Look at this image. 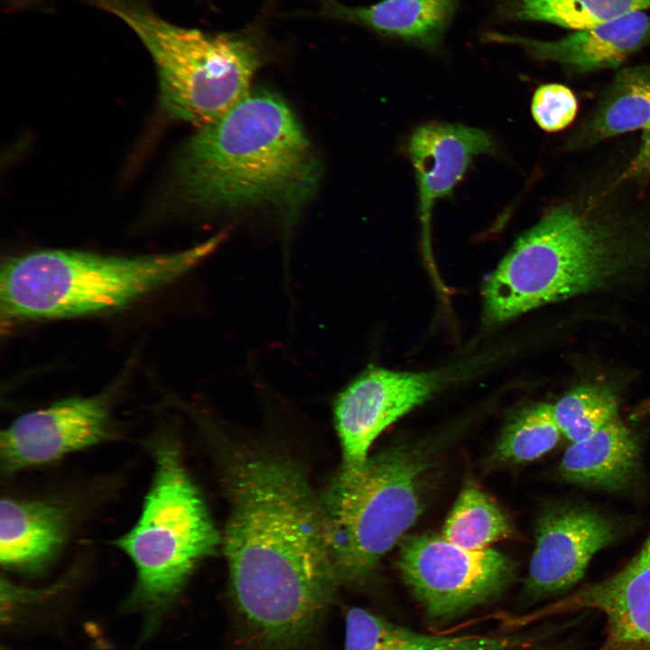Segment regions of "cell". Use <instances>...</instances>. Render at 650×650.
<instances>
[{"instance_id":"18","label":"cell","mask_w":650,"mask_h":650,"mask_svg":"<svg viewBox=\"0 0 650 650\" xmlns=\"http://www.w3.org/2000/svg\"><path fill=\"white\" fill-rule=\"evenodd\" d=\"M650 125V64L619 70L564 149L581 150Z\"/></svg>"},{"instance_id":"21","label":"cell","mask_w":650,"mask_h":650,"mask_svg":"<svg viewBox=\"0 0 650 650\" xmlns=\"http://www.w3.org/2000/svg\"><path fill=\"white\" fill-rule=\"evenodd\" d=\"M512 534L511 523L502 509L485 492L469 484L456 500L441 536L468 550H483Z\"/></svg>"},{"instance_id":"5","label":"cell","mask_w":650,"mask_h":650,"mask_svg":"<svg viewBox=\"0 0 650 650\" xmlns=\"http://www.w3.org/2000/svg\"><path fill=\"white\" fill-rule=\"evenodd\" d=\"M432 462L426 445L400 442L368 457L353 479L334 478L320 503L339 582L367 581L417 521Z\"/></svg>"},{"instance_id":"16","label":"cell","mask_w":650,"mask_h":650,"mask_svg":"<svg viewBox=\"0 0 650 650\" xmlns=\"http://www.w3.org/2000/svg\"><path fill=\"white\" fill-rule=\"evenodd\" d=\"M67 530V514L53 502L2 499V565L30 572L42 570L62 548Z\"/></svg>"},{"instance_id":"23","label":"cell","mask_w":650,"mask_h":650,"mask_svg":"<svg viewBox=\"0 0 650 650\" xmlns=\"http://www.w3.org/2000/svg\"><path fill=\"white\" fill-rule=\"evenodd\" d=\"M552 410L562 434L571 443L590 437L618 418V398L598 385L571 390L552 404Z\"/></svg>"},{"instance_id":"7","label":"cell","mask_w":650,"mask_h":650,"mask_svg":"<svg viewBox=\"0 0 650 650\" xmlns=\"http://www.w3.org/2000/svg\"><path fill=\"white\" fill-rule=\"evenodd\" d=\"M153 450L154 472L141 515L114 543L136 571L131 601L159 608L180 593L219 537L178 448L162 440Z\"/></svg>"},{"instance_id":"2","label":"cell","mask_w":650,"mask_h":650,"mask_svg":"<svg viewBox=\"0 0 650 650\" xmlns=\"http://www.w3.org/2000/svg\"><path fill=\"white\" fill-rule=\"evenodd\" d=\"M624 167L579 181L518 237L485 282L489 323L605 288L650 265V188L625 177Z\"/></svg>"},{"instance_id":"8","label":"cell","mask_w":650,"mask_h":650,"mask_svg":"<svg viewBox=\"0 0 650 650\" xmlns=\"http://www.w3.org/2000/svg\"><path fill=\"white\" fill-rule=\"evenodd\" d=\"M397 567L427 618L436 624L497 599L515 576L512 561L497 551L468 550L430 534L401 540Z\"/></svg>"},{"instance_id":"20","label":"cell","mask_w":650,"mask_h":650,"mask_svg":"<svg viewBox=\"0 0 650 650\" xmlns=\"http://www.w3.org/2000/svg\"><path fill=\"white\" fill-rule=\"evenodd\" d=\"M650 8V0H504L498 15L585 29Z\"/></svg>"},{"instance_id":"4","label":"cell","mask_w":650,"mask_h":650,"mask_svg":"<svg viewBox=\"0 0 650 650\" xmlns=\"http://www.w3.org/2000/svg\"><path fill=\"white\" fill-rule=\"evenodd\" d=\"M226 237L224 231L179 252L133 257L60 249L14 256L1 268L2 321L13 325L120 309L194 269Z\"/></svg>"},{"instance_id":"15","label":"cell","mask_w":650,"mask_h":650,"mask_svg":"<svg viewBox=\"0 0 650 650\" xmlns=\"http://www.w3.org/2000/svg\"><path fill=\"white\" fill-rule=\"evenodd\" d=\"M316 1L318 16L358 24L431 51L441 49L458 5V0H382L348 6L337 0Z\"/></svg>"},{"instance_id":"6","label":"cell","mask_w":650,"mask_h":650,"mask_svg":"<svg viewBox=\"0 0 650 650\" xmlns=\"http://www.w3.org/2000/svg\"><path fill=\"white\" fill-rule=\"evenodd\" d=\"M141 39L155 64L165 111L198 127L251 92L261 55L253 38L172 24L138 0H97Z\"/></svg>"},{"instance_id":"25","label":"cell","mask_w":650,"mask_h":650,"mask_svg":"<svg viewBox=\"0 0 650 650\" xmlns=\"http://www.w3.org/2000/svg\"><path fill=\"white\" fill-rule=\"evenodd\" d=\"M623 174L628 179L650 180V125L644 130L637 152L625 165Z\"/></svg>"},{"instance_id":"1","label":"cell","mask_w":650,"mask_h":650,"mask_svg":"<svg viewBox=\"0 0 650 650\" xmlns=\"http://www.w3.org/2000/svg\"><path fill=\"white\" fill-rule=\"evenodd\" d=\"M231 592L253 637L290 650L316 629L339 583L320 499L292 462L243 455L228 468Z\"/></svg>"},{"instance_id":"22","label":"cell","mask_w":650,"mask_h":650,"mask_svg":"<svg viewBox=\"0 0 650 650\" xmlns=\"http://www.w3.org/2000/svg\"><path fill=\"white\" fill-rule=\"evenodd\" d=\"M562 435L552 404H533L520 410L508 421L493 455L499 462H530L551 451Z\"/></svg>"},{"instance_id":"14","label":"cell","mask_w":650,"mask_h":650,"mask_svg":"<svg viewBox=\"0 0 650 650\" xmlns=\"http://www.w3.org/2000/svg\"><path fill=\"white\" fill-rule=\"evenodd\" d=\"M559 608L604 614L606 635L599 650H650V535L622 570L580 589Z\"/></svg>"},{"instance_id":"17","label":"cell","mask_w":650,"mask_h":650,"mask_svg":"<svg viewBox=\"0 0 650 650\" xmlns=\"http://www.w3.org/2000/svg\"><path fill=\"white\" fill-rule=\"evenodd\" d=\"M641 470V449L636 433L618 418L590 437L571 443L558 466L570 483L619 491Z\"/></svg>"},{"instance_id":"13","label":"cell","mask_w":650,"mask_h":650,"mask_svg":"<svg viewBox=\"0 0 650 650\" xmlns=\"http://www.w3.org/2000/svg\"><path fill=\"white\" fill-rule=\"evenodd\" d=\"M490 135L461 124L432 122L417 127L408 143L415 172L423 246L430 247L432 211L438 199L451 193L472 159L492 151Z\"/></svg>"},{"instance_id":"24","label":"cell","mask_w":650,"mask_h":650,"mask_svg":"<svg viewBox=\"0 0 650 650\" xmlns=\"http://www.w3.org/2000/svg\"><path fill=\"white\" fill-rule=\"evenodd\" d=\"M577 111V98L571 89L564 85L544 84L534 93L532 116L544 131L557 132L566 128L574 120Z\"/></svg>"},{"instance_id":"10","label":"cell","mask_w":650,"mask_h":650,"mask_svg":"<svg viewBox=\"0 0 650 650\" xmlns=\"http://www.w3.org/2000/svg\"><path fill=\"white\" fill-rule=\"evenodd\" d=\"M109 436L107 397L65 398L19 416L1 432L2 469L10 473L47 464Z\"/></svg>"},{"instance_id":"19","label":"cell","mask_w":650,"mask_h":650,"mask_svg":"<svg viewBox=\"0 0 650 650\" xmlns=\"http://www.w3.org/2000/svg\"><path fill=\"white\" fill-rule=\"evenodd\" d=\"M343 650H509L519 641L478 635L418 633L360 608L346 614Z\"/></svg>"},{"instance_id":"9","label":"cell","mask_w":650,"mask_h":650,"mask_svg":"<svg viewBox=\"0 0 650 650\" xmlns=\"http://www.w3.org/2000/svg\"><path fill=\"white\" fill-rule=\"evenodd\" d=\"M436 372H401L369 367L338 395L334 421L342 449L336 478H356L378 435L396 420L430 399L440 389Z\"/></svg>"},{"instance_id":"11","label":"cell","mask_w":650,"mask_h":650,"mask_svg":"<svg viewBox=\"0 0 650 650\" xmlns=\"http://www.w3.org/2000/svg\"><path fill=\"white\" fill-rule=\"evenodd\" d=\"M617 537L614 523L592 508L556 506L538 518L525 592L534 598L564 591L580 581L593 556Z\"/></svg>"},{"instance_id":"3","label":"cell","mask_w":650,"mask_h":650,"mask_svg":"<svg viewBox=\"0 0 650 650\" xmlns=\"http://www.w3.org/2000/svg\"><path fill=\"white\" fill-rule=\"evenodd\" d=\"M311 144L288 105L268 92H250L199 127L176 165V189L208 209L302 202L317 181Z\"/></svg>"},{"instance_id":"12","label":"cell","mask_w":650,"mask_h":650,"mask_svg":"<svg viewBox=\"0 0 650 650\" xmlns=\"http://www.w3.org/2000/svg\"><path fill=\"white\" fill-rule=\"evenodd\" d=\"M484 40L517 45L537 60L555 62L571 75L586 74L617 69L629 56L650 45V15L636 12L555 41L497 32L485 33Z\"/></svg>"}]
</instances>
